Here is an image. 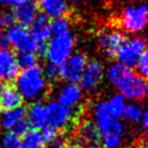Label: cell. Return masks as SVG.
Returning <instances> with one entry per match:
<instances>
[{
  "label": "cell",
  "instance_id": "6da1fadb",
  "mask_svg": "<svg viewBox=\"0 0 148 148\" xmlns=\"http://www.w3.org/2000/svg\"><path fill=\"white\" fill-rule=\"evenodd\" d=\"M106 78L108 82L119 91L125 99L140 102L147 95L148 86L146 79L118 62L108 66Z\"/></svg>",
  "mask_w": 148,
  "mask_h": 148
},
{
  "label": "cell",
  "instance_id": "7a4b0ae2",
  "mask_svg": "<svg viewBox=\"0 0 148 148\" xmlns=\"http://www.w3.org/2000/svg\"><path fill=\"white\" fill-rule=\"evenodd\" d=\"M15 80V89L22 99L27 102H37L45 94L48 81L40 66H34L20 70Z\"/></svg>",
  "mask_w": 148,
  "mask_h": 148
},
{
  "label": "cell",
  "instance_id": "3957f363",
  "mask_svg": "<svg viewBox=\"0 0 148 148\" xmlns=\"http://www.w3.org/2000/svg\"><path fill=\"white\" fill-rule=\"evenodd\" d=\"M146 52V40L142 36H134L130 39H125L121 45L117 53V62L127 68H134L140 61V56Z\"/></svg>",
  "mask_w": 148,
  "mask_h": 148
},
{
  "label": "cell",
  "instance_id": "277c9868",
  "mask_svg": "<svg viewBox=\"0 0 148 148\" xmlns=\"http://www.w3.org/2000/svg\"><path fill=\"white\" fill-rule=\"evenodd\" d=\"M75 42L71 35L66 36H53L47 43L45 58L48 63L61 66L66 62V60L74 53Z\"/></svg>",
  "mask_w": 148,
  "mask_h": 148
},
{
  "label": "cell",
  "instance_id": "5b68a950",
  "mask_svg": "<svg viewBox=\"0 0 148 148\" xmlns=\"http://www.w3.org/2000/svg\"><path fill=\"white\" fill-rule=\"evenodd\" d=\"M120 25L127 32L138 34L147 25V5L145 3H133L123 9L120 16Z\"/></svg>",
  "mask_w": 148,
  "mask_h": 148
},
{
  "label": "cell",
  "instance_id": "8992f818",
  "mask_svg": "<svg viewBox=\"0 0 148 148\" xmlns=\"http://www.w3.org/2000/svg\"><path fill=\"white\" fill-rule=\"evenodd\" d=\"M86 63L88 60L84 54L81 52H74L64 64L60 66V78H62L65 82L78 83Z\"/></svg>",
  "mask_w": 148,
  "mask_h": 148
},
{
  "label": "cell",
  "instance_id": "52a82bcc",
  "mask_svg": "<svg viewBox=\"0 0 148 148\" xmlns=\"http://www.w3.org/2000/svg\"><path fill=\"white\" fill-rule=\"evenodd\" d=\"M9 43L13 48L21 52H32L35 53L38 43L34 40L26 27L18 24H13L5 32Z\"/></svg>",
  "mask_w": 148,
  "mask_h": 148
},
{
  "label": "cell",
  "instance_id": "ba28073f",
  "mask_svg": "<svg viewBox=\"0 0 148 148\" xmlns=\"http://www.w3.org/2000/svg\"><path fill=\"white\" fill-rule=\"evenodd\" d=\"M48 109V125L54 127L55 130L65 129L73 119V109L63 106L56 101H51L47 104Z\"/></svg>",
  "mask_w": 148,
  "mask_h": 148
},
{
  "label": "cell",
  "instance_id": "9c48e42d",
  "mask_svg": "<svg viewBox=\"0 0 148 148\" xmlns=\"http://www.w3.org/2000/svg\"><path fill=\"white\" fill-rule=\"evenodd\" d=\"M104 67L99 61H90L86 63L80 79V88L84 91L92 92L96 90L104 79Z\"/></svg>",
  "mask_w": 148,
  "mask_h": 148
},
{
  "label": "cell",
  "instance_id": "30bf717a",
  "mask_svg": "<svg viewBox=\"0 0 148 148\" xmlns=\"http://www.w3.org/2000/svg\"><path fill=\"white\" fill-rule=\"evenodd\" d=\"M56 102L63 106H66L74 109L79 106L83 99V90L80 88L78 83L65 82L55 92Z\"/></svg>",
  "mask_w": 148,
  "mask_h": 148
},
{
  "label": "cell",
  "instance_id": "8fae6325",
  "mask_svg": "<svg viewBox=\"0 0 148 148\" xmlns=\"http://www.w3.org/2000/svg\"><path fill=\"white\" fill-rule=\"evenodd\" d=\"M127 135V127L123 122L115 120L105 131L99 133L102 145L105 148H119Z\"/></svg>",
  "mask_w": 148,
  "mask_h": 148
},
{
  "label": "cell",
  "instance_id": "7c38bea8",
  "mask_svg": "<svg viewBox=\"0 0 148 148\" xmlns=\"http://www.w3.org/2000/svg\"><path fill=\"white\" fill-rule=\"evenodd\" d=\"M127 38L124 34L117 29L104 30L99 37V45L103 53L109 58L115 56L117 51Z\"/></svg>",
  "mask_w": 148,
  "mask_h": 148
},
{
  "label": "cell",
  "instance_id": "4fadbf2b",
  "mask_svg": "<svg viewBox=\"0 0 148 148\" xmlns=\"http://www.w3.org/2000/svg\"><path fill=\"white\" fill-rule=\"evenodd\" d=\"M16 62V55L9 48L0 49V80L12 81L20 73Z\"/></svg>",
  "mask_w": 148,
  "mask_h": 148
},
{
  "label": "cell",
  "instance_id": "5bb4252c",
  "mask_svg": "<svg viewBox=\"0 0 148 148\" xmlns=\"http://www.w3.org/2000/svg\"><path fill=\"white\" fill-rule=\"evenodd\" d=\"M92 118L93 123L97 127L99 133H102L109 127L116 119L112 116L110 109L107 104V99H101L97 101L92 107Z\"/></svg>",
  "mask_w": 148,
  "mask_h": 148
},
{
  "label": "cell",
  "instance_id": "9a60e30c",
  "mask_svg": "<svg viewBox=\"0 0 148 148\" xmlns=\"http://www.w3.org/2000/svg\"><path fill=\"white\" fill-rule=\"evenodd\" d=\"M25 118L29 124V127L34 130H41L48 125V109L47 105L42 102H33L25 112Z\"/></svg>",
  "mask_w": 148,
  "mask_h": 148
},
{
  "label": "cell",
  "instance_id": "2e32d148",
  "mask_svg": "<svg viewBox=\"0 0 148 148\" xmlns=\"http://www.w3.org/2000/svg\"><path fill=\"white\" fill-rule=\"evenodd\" d=\"M29 27V34L37 43H47V41L51 38L50 18L43 13L37 14Z\"/></svg>",
  "mask_w": 148,
  "mask_h": 148
},
{
  "label": "cell",
  "instance_id": "e0dca14e",
  "mask_svg": "<svg viewBox=\"0 0 148 148\" xmlns=\"http://www.w3.org/2000/svg\"><path fill=\"white\" fill-rule=\"evenodd\" d=\"M12 12L14 15V20L17 24L27 28L38 14V4L35 1L23 2L15 5Z\"/></svg>",
  "mask_w": 148,
  "mask_h": 148
},
{
  "label": "cell",
  "instance_id": "ac0fdd59",
  "mask_svg": "<svg viewBox=\"0 0 148 148\" xmlns=\"http://www.w3.org/2000/svg\"><path fill=\"white\" fill-rule=\"evenodd\" d=\"M37 4L38 9L49 18L65 16L69 10L67 0H39Z\"/></svg>",
  "mask_w": 148,
  "mask_h": 148
},
{
  "label": "cell",
  "instance_id": "d6986e66",
  "mask_svg": "<svg viewBox=\"0 0 148 148\" xmlns=\"http://www.w3.org/2000/svg\"><path fill=\"white\" fill-rule=\"evenodd\" d=\"M22 104H23V99L14 86H9L4 88L0 95V108L2 110L15 109L21 107Z\"/></svg>",
  "mask_w": 148,
  "mask_h": 148
},
{
  "label": "cell",
  "instance_id": "ffe728a7",
  "mask_svg": "<svg viewBox=\"0 0 148 148\" xmlns=\"http://www.w3.org/2000/svg\"><path fill=\"white\" fill-rule=\"evenodd\" d=\"M145 110H146V108L140 102H131V103L127 104L122 117L129 123L137 124L140 122V119H142Z\"/></svg>",
  "mask_w": 148,
  "mask_h": 148
},
{
  "label": "cell",
  "instance_id": "44dd1931",
  "mask_svg": "<svg viewBox=\"0 0 148 148\" xmlns=\"http://www.w3.org/2000/svg\"><path fill=\"white\" fill-rule=\"evenodd\" d=\"M25 112L26 110L22 106L15 108V109L3 110L2 115L0 116L2 127L7 129V130H11L20 120L25 118Z\"/></svg>",
  "mask_w": 148,
  "mask_h": 148
},
{
  "label": "cell",
  "instance_id": "7402d4cb",
  "mask_svg": "<svg viewBox=\"0 0 148 148\" xmlns=\"http://www.w3.org/2000/svg\"><path fill=\"white\" fill-rule=\"evenodd\" d=\"M70 21L68 17L60 16L52 18L50 21V28H51V35L55 37L58 36H66L70 34Z\"/></svg>",
  "mask_w": 148,
  "mask_h": 148
},
{
  "label": "cell",
  "instance_id": "603a6c76",
  "mask_svg": "<svg viewBox=\"0 0 148 148\" xmlns=\"http://www.w3.org/2000/svg\"><path fill=\"white\" fill-rule=\"evenodd\" d=\"M107 104H108V107H109L112 116L116 119L119 120V118H121L123 115L124 108L127 103V99L120 93H116V94L111 95L109 99H107Z\"/></svg>",
  "mask_w": 148,
  "mask_h": 148
},
{
  "label": "cell",
  "instance_id": "cb8c5ba5",
  "mask_svg": "<svg viewBox=\"0 0 148 148\" xmlns=\"http://www.w3.org/2000/svg\"><path fill=\"white\" fill-rule=\"evenodd\" d=\"M79 134H80V138L88 144H93L99 140V137L97 127H95V124L91 121H86L80 127Z\"/></svg>",
  "mask_w": 148,
  "mask_h": 148
},
{
  "label": "cell",
  "instance_id": "d4e9b609",
  "mask_svg": "<svg viewBox=\"0 0 148 148\" xmlns=\"http://www.w3.org/2000/svg\"><path fill=\"white\" fill-rule=\"evenodd\" d=\"M0 145L2 148H22V138L13 131L8 130L1 135Z\"/></svg>",
  "mask_w": 148,
  "mask_h": 148
},
{
  "label": "cell",
  "instance_id": "484cf974",
  "mask_svg": "<svg viewBox=\"0 0 148 148\" xmlns=\"http://www.w3.org/2000/svg\"><path fill=\"white\" fill-rule=\"evenodd\" d=\"M16 62L20 69H27L37 65V55L32 52H21L16 56Z\"/></svg>",
  "mask_w": 148,
  "mask_h": 148
},
{
  "label": "cell",
  "instance_id": "4316f807",
  "mask_svg": "<svg viewBox=\"0 0 148 148\" xmlns=\"http://www.w3.org/2000/svg\"><path fill=\"white\" fill-rule=\"evenodd\" d=\"M38 145H42L41 134L39 130H28L27 133L22 138V147H35Z\"/></svg>",
  "mask_w": 148,
  "mask_h": 148
},
{
  "label": "cell",
  "instance_id": "83f0119b",
  "mask_svg": "<svg viewBox=\"0 0 148 148\" xmlns=\"http://www.w3.org/2000/svg\"><path fill=\"white\" fill-rule=\"evenodd\" d=\"M42 73L47 81H55L58 78H60V66L47 63L45 68H42Z\"/></svg>",
  "mask_w": 148,
  "mask_h": 148
},
{
  "label": "cell",
  "instance_id": "f1b7e54d",
  "mask_svg": "<svg viewBox=\"0 0 148 148\" xmlns=\"http://www.w3.org/2000/svg\"><path fill=\"white\" fill-rule=\"evenodd\" d=\"M40 131L42 138V143H51L53 142L56 137H58V130H55L54 127H50V125H45V127H42Z\"/></svg>",
  "mask_w": 148,
  "mask_h": 148
},
{
  "label": "cell",
  "instance_id": "f546056e",
  "mask_svg": "<svg viewBox=\"0 0 148 148\" xmlns=\"http://www.w3.org/2000/svg\"><path fill=\"white\" fill-rule=\"evenodd\" d=\"M137 75H140V77L146 78L148 74V56H147V51L145 52L142 56H140V61L137 62L135 66Z\"/></svg>",
  "mask_w": 148,
  "mask_h": 148
},
{
  "label": "cell",
  "instance_id": "4dcf8cb0",
  "mask_svg": "<svg viewBox=\"0 0 148 148\" xmlns=\"http://www.w3.org/2000/svg\"><path fill=\"white\" fill-rule=\"evenodd\" d=\"M14 23H15V20H14V15H13L12 11L4 10V11L0 12V26L1 27L9 28Z\"/></svg>",
  "mask_w": 148,
  "mask_h": 148
},
{
  "label": "cell",
  "instance_id": "1f68e13d",
  "mask_svg": "<svg viewBox=\"0 0 148 148\" xmlns=\"http://www.w3.org/2000/svg\"><path fill=\"white\" fill-rule=\"evenodd\" d=\"M28 130H29V124H28V122H27L26 118L21 119L15 125H14V127H12V129H11V131H13L18 136H22V135L24 136L25 134L27 133Z\"/></svg>",
  "mask_w": 148,
  "mask_h": 148
},
{
  "label": "cell",
  "instance_id": "d6a6232c",
  "mask_svg": "<svg viewBox=\"0 0 148 148\" xmlns=\"http://www.w3.org/2000/svg\"><path fill=\"white\" fill-rule=\"evenodd\" d=\"M45 52H47V43H38L36 52H35V54L37 55V58L38 56L39 58H45Z\"/></svg>",
  "mask_w": 148,
  "mask_h": 148
},
{
  "label": "cell",
  "instance_id": "836d02e7",
  "mask_svg": "<svg viewBox=\"0 0 148 148\" xmlns=\"http://www.w3.org/2000/svg\"><path fill=\"white\" fill-rule=\"evenodd\" d=\"M10 47V43H9L8 37L5 33L3 32H0V49H7Z\"/></svg>",
  "mask_w": 148,
  "mask_h": 148
},
{
  "label": "cell",
  "instance_id": "e575fe53",
  "mask_svg": "<svg viewBox=\"0 0 148 148\" xmlns=\"http://www.w3.org/2000/svg\"><path fill=\"white\" fill-rule=\"evenodd\" d=\"M50 144H51V148H68V147H66L65 146L64 142H63L62 140L58 138V137H56L53 142H51Z\"/></svg>",
  "mask_w": 148,
  "mask_h": 148
},
{
  "label": "cell",
  "instance_id": "d590c367",
  "mask_svg": "<svg viewBox=\"0 0 148 148\" xmlns=\"http://www.w3.org/2000/svg\"><path fill=\"white\" fill-rule=\"evenodd\" d=\"M147 122H148V118H147V110H145V112L143 114V117H142V119H140V124H142V127L144 130L147 129Z\"/></svg>",
  "mask_w": 148,
  "mask_h": 148
},
{
  "label": "cell",
  "instance_id": "8d00e7d4",
  "mask_svg": "<svg viewBox=\"0 0 148 148\" xmlns=\"http://www.w3.org/2000/svg\"><path fill=\"white\" fill-rule=\"evenodd\" d=\"M0 4L1 5H5V7H15L16 4V0H0Z\"/></svg>",
  "mask_w": 148,
  "mask_h": 148
},
{
  "label": "cell",
  "instance_id": "74e56055",
  "mask_svg": "<svg viewBox=\"0 0 148 148\" xmlns=\"http://www.w3.org/2000/svg\"><path fill=\"white\" fill-rule=\"evenodd\" d=\"M28 1H35V0H16V4H15V5H17V4H20V3H23V2H28Z\"/></svg>",
  "mask_w": 148,
  "mask_h": 148
},
{
  "label": "cell",
  "instance_id": "f35d334b",
  "mask_svg": "<svg viewBox=\"0 0 148 148\" xmlns=\"http://www.w3.org/2000/svg\"><path fill=\"white\" fill-rule=\"evenodd\" d=\"M4 89V86H3V82L0 80V95H1V93H2V91H3Z\"/></svg>",
  "mask_w": 148,
  "mask_h": 148
},
{
  "label": "cell",
  "instance_id": "ab89813d",
  "mask_svg": "<svg viewBox=\"0 0 148 148\" xmlns=\"http://www.w3.org/2000/svg\"><path fill=\"white\" fill-rule=\"evenodd\" d=\"M22 148H47V147H45L43 145H38V146H35V147H22Z\"/></svg>",
  "mask_w": 148,
  "mask_h": 148
},
{
  "label": "cell",
  "instance_id": "60d3db41",
  "mask_svg": "<svg viewBox=\"0 0 148 148\" xmlns=\"http://www.w3.org/2000/svg\"><path fill=\"white\" fill-rule=\"evenodd\" d=\"M86 148H104V147L99 146V145H92V146H89V147H86Z\"/></svg>",
  "mask_w": 148,
  "mask_h": 148
},
{
  "label": "cell",
  "instance_id": "b9f144b4",
  "mask_svg": "<svg viewBox=\"0 0 148 148\" xmlns=\"http://www.w3.org/2000/svg\"><path fill=\"white\" fill-rule=\"evenodd\" d=\"M1 127H2V124H1V119H0V130H1Z\"/></svg>",
  "mask_w": 148,
  "mask_h": 148
},
{
  "label": "cell",
  "instance_id": "7bdbcfd3",
  "mask_svg": "<svg viewBox=\"0 0 148 148\" xmlns=\"http://www.w3.org/2000/svg\"><path fill=\"white\" fill-rule=\"evenodd\" d=\"M0 148H2V146H1V145H0Z\"/></svg>",
  "mask_w": 148,
  "mask_h": 148
}]
</instances>
